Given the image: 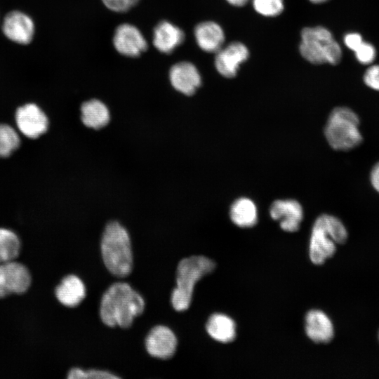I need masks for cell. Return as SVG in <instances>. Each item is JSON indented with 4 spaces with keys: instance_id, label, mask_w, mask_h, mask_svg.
<instances>
[{
    "instance_id": "1",
    "label": "cell",
    "mask_w": 379,
    "mask_h": 379,
    "mask_svg": "<svg viewBox=\"0 0 379 379\" xmlns=\"http://www.w3.org/2000/svg\"><path fill=\"white\" fill-rule=\"evenodd\" d=\"M145 309L142 297L127 283L112 284L103 294L100 307L102 322L109 326L128 328Z\"/></svg>"
},
{
    "instance_id": "13",
    "label": "cell",
    "mask_w": 379,
    "mask_h": 379,
    "mask_svg": "<svg viewBox=\"0 0 379 379\" xmlns=\"http://www.w3.org/2000/svg\"><path fill=\"white\" fill-rule=\"evenodd\" d=\"M145 347L151 356L167 359L175 354L177 338L168 327L162 325L156 326L147 334Z\"/></svg>"
},
{
    "instance_id": "31",
    "label": "cell",
    "mask_w": 379,
    "mask_h": 379,
    "mask_svg": "<svg viewBox=\"0 0 379 379\" xmlns=\"http://www.w3.org/2000/svg\"><path fill=\"white\" fill-rule=\"evenodd\" d=\"M370 180L373 187L379 193V162L372 168Z\"/></svg>"
},
{
    "instance_id": "27",
    "label": "cell",
    "mask_w": 379,
    "mask_h": 379,
    "mask_svg": "<svg viewBox=\"0 0 379 379\" xmlns=\"http://www.w3.org/2000/svg\"><path fill=\"white\" fill-rule=\"evenodd\" d=\"M357 60L363 65H369L376 56L375 47L370 43L362 41L354 51Z\"/></svg>"
},
{
    "instance_id": "2",
    "label": "cell",
    "mask_w": 379,
    "mask_h": 379,
    "mask_svg": "<svg viewBox=\"0 0 379 379\" xmlns=\"http://www.w3.org/2000/svg\"><path fill=\"white\" fill-rule=\"evenodd\" d=\"M101 253L107 269L114 276L125 277L133 268V254L130 237L118 221L105 226L101 239Z\"/></svg>"
},
{
    "instance_id": "9",
    "label": "cell",
    "mask_w": 379,
    "mask_h": 379,
    "mask_svg": "<svg viewBox=\"0 0 379 379\" xmlns=\"http://www.w3.org/2000/svg\"><path fill=\"white\" fill-rule=\"evenodd\" d=\"M2 32L13 42L28 44L33 39L35 25L27 14L20 11H12L3 20Z\"/></svg>"
},
{
    "instance_id": "25",
    "label": "cell",
    "mask_w": 379,
    "mask_h": 379,
    "mask_svg": "<svg viewBox=\"0 0 379 379\" xmlns=\"http://www.w3.org/2000/svg\"><path fill=\"white\" fill-rule=\"evenodd\" d=\"M254 9L260 15L274 17L284 10V0H253Z\"/></svg>"
},
{
    "instance_id": "28",
    "label": "cell",
    "mask_w": 379,
    "mask_h": 379,
    "mask_svg": "<svg viewBox=\"0 0 379 379\" xmlns=\"http://www.w3.org/2000/svg\"><path fill=\"white\" fill-rule=\"evenodd\" d=\"M102 1L112 11L124 13L135 6L139 0H102Z\"/></svg>"
},
{
    "instance_id": "19",
    "label": "cell",
    "mask_w": 379,
    "mask_h": 379,
    "mask_svg": "<svg viewBox=\"0 0 379 379\" xmlns=\"http://www.w3.org/2000/svg\"><path fill=\"white\" fill-rule=\"evenodd\" d=\"M55 295L63 305L74 307L85 298L86 288L80 278L74 274L67 275L56 287Z\"/></svg>"
},
{
    "instance_id": "23",
    "label": "cell",
    "mask_w": 379,
    "mask_h": 379,
    "mask_svg": "<svg viewBox=\"0 0 379 379\" xmlns=\"http://www.w3.org/2000/svg\"><path fill=\"white\" fill-rule=\"evenodd\" d=\"M316 221L329 233L335 244H343L347 239V231L343 222L337 217L329 214L319 215Z\"/></svg>"
},
{
    "instance_id": "32",
    "label": "cell",
    "mask_w": 379,
    "mask_h": 379,
    "mask_svg": "<svg viewBox=\"0 0 379 379\" xmlns=\"http://www.w3.org/2000/svg\"><path fill=\"white\" fill-rule=\"evenodd\" d=\"M229 4L234 6H242L245 5L249 0H226Z\"/></svg>"
},
{
    "instance_id": "14",
    "label": "cell",
    "mask_w": 379,
    "mask_h": 379,
    "mask_svg": "<svg viewBox=\"0 0 379 379\" xmlns=\"http://www.w3.org/2000/svg\"><path fill=\"white\" fill-rule=\"evenodd\" d=\"M335 242L326 229L316 220L310 241V258L315 265H321L336 251Z\"/></svg>"
},
{
    "instance_id": "6",
    "label": "cell",
    "mask_w": 379,
    "mask_h": 379,
    "mask_svg": "<svg viewBox=\"0 0 379 379\" xmlns=\"http://www.w3.org/2000/svg\"><path fill=\"white\" fill-rule=\"evenodd\" d=\"M31 284L27 268L13 260L0 262V298L12 293H23Z\"/></svg>"
},
{
    "instance_id": "26",
    "label": "cell",
    "mask_w": 379,
    "mask_h": 379,
    "mask_svg": "<svg viewBox=\"0 0 379 379\" xmlns=\"http://www.w3.org/2000/svg\"><path fill=\"white\" fill-rule=\"evenodd\" d=\"M67 378L69 379L75 378H98V379H114L119 378V376L112 373L97 369H90L84 371L79 368H72L68 373Z\"/></svg>"
},
{
    "instance_id": "8",
    "label": "cell",
    "mask_w": 379,
    "mask_h": 379,
    "mask_svg": "<svg viewBox=\"0 0 379 379\" xmlns=\"http://www.w3.org/2000/svg\"><path fill=\"white\" fill-rule=\"evenodd\" d=\"M18 130L29 138H37L48 128V119L44 112L34 103H27L18 107L15 112Z\"/></svg>"
},
{
    "instance_id": "11",
    "label": "cell",
    "mask_w": 379,
    "mask_h": 379,
    "mask_svg": "<svg viewBox=\"0 0 379 379\" xmlns=\"http://www.w3.org/2000/svg\"><path fill=\"white\" fill-rule=\"evenodd\" d=\"M270 214L274 220L279 222L285 232H294L299 230L303 219V208L295 199H278L270 206Z\"/></svg>"
},
{
    "instance_id": "10",
    "label": "cell",
    "mask_w": 379,
    "mask_h": 379,
    "mask_svg": "<svg viewBox=\"0 0 379 379\" xmlns=\"http://www.w3.org/2000/svg\"><path fill=\"white\" fill-rule=\"evenodd\" d=\"M215 53V67L219 74L227 78L235 77L240 65L246 61L249 55L247 47L238 41L222 47Z\"/></svg>"
},
{
    "instance_id": "29",
    "label": "cell",
    "mask_w": 379,
    "mask_h": 379,
    "mask_svg": "<svg viewBox=\"0 0 379 379\" xmlns=\"http://www.w3.org/2000/svg\"><path fill=\"white\" fill-rule=\"evenodd\" d=\"M364 81L369 88L379 91V65H371L366 69Z\"/></svg>"
},
{
    "instance_id": "15",
    "label": "cell",
    "mask_w": 379,
    "mask_h": 379,
    "mask_svg": "<svg viewBox=\"0 0 379 379\" xmlns=\"http://www.w3.org/2000/svg\"><path fill=\"white\" fill-rule=\"evenodd\" d=\"M184 40V32L167 20L159 22L153 30V44L162 53H171Z\"/></svg>"
},
{
    "instance_id": "3",
    "label": "cell",
    "mask_w": 379,
    "mask_h": 379,
    "mask_svg": "<svg viewBox=\"0 0 379 379\" xmlns=\"http://www.w3.org/2000/svg\"><path fill=\"white\" fill-rule=\"evenodd\" d=\"M215 267L211 259L203 255H192L182 259L176 270V287L173 290L171 301L178 312L187 310L192 301L197 282Z\"/></svg>"
},
{
    "instance_id": "30",
    "label": "cell",
    "mask_w": 379,
    "mask_h": 379,
    "mask_svg": "<svg viewBox=\"0 0 379 379\" xmlns=\"http://www.w3.org/2000/svg\"><path fill=\"white\" fill-rule=\"evenodd\" d=\"M362 41V36L359 33H348L344 37L345 46L352 51H354Z\"/></svg>"
},
{
    "instance_id": "21",
    "label": "cell",
    "mask_w": 379,
    "mask_h": 379,
    "mask_svg": "<svg viewBox=\"0 0 379 379\" xmlns=\"http://www.w3.org/2000/svg\"><path fill=\"white\" fill-rule=\"evenodd\" d=\"M206 329L214 340L227 343L236 337V324L230 317L223 314H213L208 319Z\"/></svg>"
},
{
    "instance_id": "34",
    "label": "cell",
    "mask_w": 379,
    "mask_h": 379,
    "mask_svg": "<svg viewBox=\"0 0 379 379\" xmlns=\"http://www.w3.org/2000/svg\"><path fill=\"white\" fill-rule=\"evenodd\" d=\"M378 339H379V333H378Z\"/></svg>"
},
{
    "instance_id": "24",
    "label": "cell",
    "mask_w": 379,
    "mask_h": 379,
    "mask_svg": "<svg viewBox=\"0 0 379 379\" xmlns=\"http://www.w3.org/2000/svg\"><path fill=\"white\" fill-rule=\"evenodd\" d=\"M20 144L17 131L11 126L0 124V158L9 157Z\"/></svg>"
},
{
    "instance_id": "22",
    "label": "cell",
    "mask_w": 379,
    "mask_h": 379,
    "mask_svg": "<svg viewBox=\"0 0 379 379\" xmlns=\"http://www.w3.org/2000/svg\"><path fill=\"white\" fill-rule=\"evenodd\" d=\"M20 248V241L17 234L11 230L0 228V262L14 260Z\"/></svg>"
},
{
    "instance_id": "17",
    "label": "cell",
    "mask_w": 379,
    "mask_h": 379,
    "mask_svg": "<svg viewBox=\"0 0 379 379\" xmlns=\"http://www.w3.org/2000/svg\"><path fill=\"white\" fill-rule=\"evenodd\" d=\"M194 37L199 47L207 53H216L225 41L223 29L213 21L198 24L194 29Z\"/></svg>"
},
{
    "instance_id": "33",
    "label": "cell",
    "mask_w": 379,
    "mask_h": 379,
    "mask_svg": "<svg viewBox=\"0 0 379 379\" xmlns=\"http://www.w3.org/2000/svg\"><path fill=\"white\" fill-rule=\"evenodd\" d=\"M311 2L312 3H314V4H321V3H324V2H326L328 0H310Z\"/></svg>"
},
{
    "instance_id": "4",
    "label": "cell",
    "mask_w": 379,
    "mask_h": 379,
    "mask_svg": "<svg viewBox=\"0 0 379 379\" xmlns=\"http://www.w3.org/2000/svg\"><path fill=\"white\" fill-rule=\"evenodd\" d=\"M359 124V118L352 109L346 107H335L325 126L324 134L328 143L339 151H347L357 147L363 140Z\"/></svg>"
},
{
    "instance_id": "16",
    "label": "cell",
    "mask_w": 379,
    "mask_h": 379,
    "mask_svg": "<svg viewBox=\"0 0 379 379\" xmlns=\"http://www.w3.org/2000/svg\"><path fill=\"white\" fill-rule=\"evenodd\" d=\"M305 329L308 338L317 343H327L334 335L331 320L319 310H312L307 313Z\"/></svg>"
},
{
    "instance_id": "18",
    "label": "cell",
    "mask_w": 379,
    "mask_h": 379,
    "mask_svg": "<svg viewBox=\"0 0 379 379\" xmlns=\"http://www.w3.org/2000/svg\"><path fill=\"white\" fill-rule=\"evenodd\" d=\"M80 111L83 124L93 130L104 128L110 121V112L107 106L98 99L84 102Z\"/></svg>"
},
{
    "instance_id": "20",
    "label": "cell",
    "mask_w": 379,
    "mask_h": 379,
    "mask_svg": "<svg viewBox=\"0 0 379 379\" xmlns=\"http://www.w3.org/2000/svg\"><path fill=\"white\" fill-rule=\"evenodd\" d=\"M230 217L234 224L239 227H252L258 222V208L253 200L240 197L231 205Z\"/></svg>"
},
{
    "instance_id": "7",
    "label": "cell",
    "mask_w": 379,
    "mask_h": 379,
    "mask_svg": "<svg viewBox=\"0 0 379 379\" xmlns=\"http://www.w3.org/2000/svg\"><path fill=\"white\" fill-rule=\"evenodd\" d=\"M112 41L119 53L130 58L140 55L148 47L140 30L129 23H123L117 27Z\"/></svg>"
},
{
    "instance_id": "12",
    "label": "cell",
    "mask_w": 379,
    "mask_h": 379,
    "mask_svg": "<svg viewBox=\"0 0 379 379\" xmlns=\"http://www.w3.org/2000/svg\"><path fill=\"white\" fill-rule=\"evenodd\" d=\"M169 80L174 89L187 96L195 93L201 84V77L198 69L187 61L177 62L171 67Z\"/></svg>"
},
{
    "instance_id": "5",
    "label": "cell",
    "mask_w": 379,
    "mask_h": 379,
    "mask_svg": "<svg viewBox=\"0 0 379 379\" xmlns=\"http://www.w3.org/2000/svg\"><path fill=\"white\" fill-rule=\"evenodd\" d=\"M299 50L306 60L315 65H337L342 58L340 46L331 32L321 26L302 30Z\"/></svg>"
}]
</instances>
